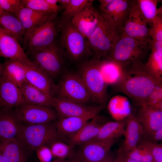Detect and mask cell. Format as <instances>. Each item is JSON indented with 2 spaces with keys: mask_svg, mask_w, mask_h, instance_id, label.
Returning <instances> with one entry per match:
<instances>
[{
  "mask_svg": "<svg viewBox=\"0 0 162 162\" xmlns=\"http://www.w3.org/2000/svg\"><path fill=\"white\" fill-rule=\"evenodd\" d=\"M117 140H92L80 146L75 153L86 162H102Z\"/></svg>",
  "mask_w": 162,
  "mask_h": 162,
  "instance_id": "cell-14",
  "label": "cell"
},
{
  "mask_svg": "<svg viewBox=\"0 0 162 162\" xmlns=\"http://www.w3.org/2000/svg\"><path fill=\"white\" fill-rule=\"evenodd\" d=\"M33 62L52 79L65 71V57L61 47L56 42L46 48L29 53Z\"/></svg>",
  "mask_w": 162,
  "mask_h": 162,
  "instance_id": "cell-7",
  "label": "cell"
},
{
  "mask_svg": "<svg viewBox=\"0 0 162 162\" xmlns=\"http://www.w3.org/2000/svg\"><path fill=\"white\" fill-rule=\"evenodd\" d=\"M122 79L118 85L120 90L137 106L144 105L159 78L146 68L143 61L137 60L124 68Z\"/></svg>",
  "mask_w": 162,
  "mask_h": 162,
  "instance_id": "cell-1",
  "label": "cell"
},
{
  "mask_svg": "<svg viewBox=\"0 0 162 162\" xmlns=\"http://www.w3.org/2000/svg\"><path fill=\"white\" fill-rule=\"evenodd\" d=\"M24 6L38 11L57 15L60 10L52 6L46 0H22Z\"/></svg>",
  "mask_w": 162,
  "mask_h": 162,
  "instance_id": "cell-35",
  "label": "cell"
},
{
  "mask_svg": "<svg viewBox=\"0 0 162 162\" xmlns=\"http://www.w3.org/2000/svg\"><path fill=\"white\" fill-rule=\"evenodd\" d=\"M16 114L21 123L24 124H42L55 121L58 117L50 107L25 104L15 108Z\"/></svg>",
  "mask_w": 162,
  "mask_h": 162,
  "instance_id": "cell-12",
  "label": "cell"
},
{
  "mask_svg": "<svg viewBox=\"0 0 162 162\" xmlns=\"http://www.w3.org/2000/svg\"><path fill=\"white\" fill-rule=\"evenodd\" d=\"M2 72L20 88L26 82L24 64L16 60L8 59L2 64Z\"/></svg>",
  "mask_w": 162,
  "mask_h": 162,
  "instance_id": "cell-28",
  "label": "cell"
},
{
  "mask_svg": "<svg viewBox=\"0 0 162 162\" xmlns=\"http://www.w3.org/2000/svg\"><path fill=\"white\" fill-rule=\"evenodd\" d=\"M100 120L98 115L88 121L77 132L68 138V143L74 147L80 146L94 139L104 123Z\"/></svg>",
  "mask_w": 162,
  "mask_h": 162,
  "instance_id": "cell-24",
  "label": "cell"
},
{
  "mask_svg": "<svg viewBox=\"0 0 162 162\" xmlns=\"http://www.w3.org/2000/svg\"><path fill=\"white\" fill-rule=\"evenodd\" d=\"M48 146L55 159L67 160L75 153L73 150L74 147L68 143L60 141V140L52 142Z\"/></svg>",
  "mask_w": 162,
  "mask_h": 162,
  "instance_id": "cell-32",
  "label": "cell"
},
{
  "mask_svg": "<svg viewBox=\"0 0 162 162\" xmlns=\"http://www.w3.org/2000/svg\"><path fill=\"white\" fill-rule=\"evenodd\" d=\"M133 0H98L101 15L120 34L128 19Z\"/></svg>",
  "mask_w": 162,
  "mask_h": 162,
  "instance_id": "cell-10",
  "label": "cell"
},
{
  "mask_svg": "<svg viewBox=\"0 0 162 162\" xmlns=\"http://www.w3.org/2000/svg\"><path fill=\"white\" fill-rule=\"evenodd\" d=\"M0 144H1V139H0Z\"/></svg>",
  "mask_w": 162,
  "mask_h": 162,
  "instance_id": "cell-53",
  "label": "cell"
},
{
  "mask_svg": "<svg viewBox=\"0 0 162 162\" xmlns=\"http://www.w3.org/2000/svg\"><path fill=\"white\" fill-rule=\"evenodd\" d=\"M56 85L55 97L86 104L92 101L89 92L78 73L64 71Z\"/></svg>",
  "mask_w": 162,
  "mask_h": 162,
  "instance_id": "cell-8",
  "label": "cell"
},
{
  "mask_svg": "<svg viewBox=\"0 0 162 162\" xmlns=\"http://www.w3.org/2000/svg\"><path fill=\"white\" fill-rule=\"evenodd\" d=\"M38 162H40L38 161ZM50 162H68V160H62L56 158Z\"/></svg>",
  "mask_w": 162,
  "mask_h": 162,
  "instance_id": "cell-47",
  "label": "cell"
},
{
  "mask_svg": "<svg viewBox=\"0 0 162 162\" xmlns=\"http://www.w3.org/2000/svg\"><path fill=\"white\" fill-rule=\"evenodd\" d=\"M0 106L8 109L26 103L20 88L2 72L0 79Z\"/></svg>",
  "mask_w": 162,
  "mask_h": 162,
  "instance_id": "cell-16",
  "label": "cell"
},
{
  "mask_svg": "<svg viewBox=\"0 0 162 162\" xmlns=\"http://www.w3.org/2000/svg\"><path fill=\"white\" fill-rule=\"evenodd\" d=\"M2 73V64L0 60V79Z\"/></svg>",
  "mask_w": 162,
  "mask_h": 162,
  "instance_id": "cell-49",
  "label": "cell"
},
{
  "mask_svg": "<svg viewBox=\"0 0 162 162\" xmlns=\"http://www.w3.org/2000/svg\"><path fill=\"white\" fill-rule=\"evenodd\" d=\"M53 107L56 109L59 118L84 116L99 112L104 106L101 105H88L69 100L54 97Z\"/></svg>",
  "mask_w": 162,
  "mask_h": 162,
  "instance_id": "cell-13",
  "label": "cell"
},
{
  "mask_svg": "<svg viewBox=\"0 0 162 162\" xmlns=\"http://www.w3.org/2000/svg\"><path fill=\"white\" fill-rule=\"evenodd\" d=\"M14 14L20 20L26 31V34L41 24L51 19L56 18L57 16L24 6Z\"/></svg>",
  "mask_w": 162,
  "mask_h": 162,
  "instance_id": "cell-25",
  "label": "cell"
},
{
  "mask_svg": "<svg viewBox=\"0 0 162 162\" xmlns=\"http://www.w3.org/2000/svg\"><path fill=\"white\" fill-rule=\"evenodd\" d=\"M139 107L135 114L143 128L144 134L142 137L145 138L162 128V110L145 105Z\"/></svg>",
  "mask_w": 162,
  "mask_h": 162,
  "instance_id": "cell-18",
  "label": "cell"
},
{
  "mask_svg": "<svg viewBox=\"0 0 162 162\" xmlns=\"http://www.w3.org/2000/svg\"><path fill=\"white\" fill-rule=\"evenodd\" d=\"M54 121L33 124H22L17 138L28 150L36 151L52 142L63 139L58 134Z\"/></svg>",
  "mask_w": 162,
  "mask_h": 162,
  "instance_id": "cell-5",
  "label": "cell"
},
{
  "mask_svg": "<svg viewBox=\"0 0 162 162\" xmlns=\"http://www.w3.org/2000/svg\"><path fill=\"white\" fill-rule=\"evenodd\" d=\"M143 139L153 143H157L162 140V128L154 131Z\"/></svg>",
  "mask_w": 162,
  "mask_h": 162,
  "instance_id": "cell-42",
  "label": "cell"
},
{
  "mask_svg": "<svg viewBox=\"0 0 162 162\" xmlns=\"http://www.w3.org/2000/svg\"><path fill=\"white\" fill-rule=\"evenodd\" d=\"M56 19L47 21L26 34L24 45L28 53L46 48L56 42L60 28L59 22Z\"/></svg>",
  "mask_w": 162,
  "mask_h": 162,
  "instance_id": "cell-9",
  "label": "cell"
},
{
  "mask_svg": "<svg viewBox=\"0 0 162 162\" xmlns=\"http://www.w3.org/2000/svg\"><path fill=\"white\" fill-rule=\"evenodd\" d=\"M94 0H71L70 3L63 11L61 19L71 20L76 14L93 6Z\"/></svg>",
  "mask_w": 162,
  "mask_h": 162,
  "instance_id": "cell-33",
  "label": "cell"
},
{
  "mask_svg": "<svg viewBox=\"0 0 162 162\" xmlns=\"http://www.w3.org/2000/svg\"><path fill=\"white\" fill-rule=\"evenodd\" d=\"M35 151L40 162H50L54 158L51 150L47 145L42 146Z\"/></svg>",
  "mask_w": 162,
  "mask_h": 162,
  "instance_id": "cell-41",
  "label": "cell"
},
{
  "mask_svg": "<svg viewBox=\"0 0 162 162\" xmlns=\"http://www.w3.org/2000/svg\"><path fill=\"white\" fill-rule=\"evenodd\" d=\"M0 27L19 42L24 40L26 31L19 19L14 14L5 12L0 16Z\"/></svg>",
  "mask_w": 162,
  "mask_h": 162,
  "instance_id": "cell-27",
  "label": "cell"
},
{
  "mask_svg": "<svg viewBox=\"0 0 162 162\" xmlns=\"http://www.w3.org/2000/svg\"><path fill=\"white\" fill-rule=\"evenodd\" d=\"M0 9H1V10H3V9H2V5H1L0 1Z\"/></svg>",
  "mask_w": 162,
  "mask_h": 162,
  "instance_id": "cell-51",
  "label": "cell"
},
{
  "mask_svg": "<svg viewBox=\"0 0 162 162\" xmlns=\"http://www.w3.org/2000/svg\"><path fill=\"white\" fill-rule=\"evenodd\" d=\"M116 160L118 162H141L130 158L126 156L119 148Z\"/></svg>",
  "mask_w": 162,
  "mask_h": 162,
  "instance_id": "cell-43",
  "label": "cell"
},
{
  "mask_svg": "<svg viewBox=\"0 0 162 162\" xmlns=\"http://www.w3.org/2000/svg\"><path fill=\"white\" fill-rule=\"evenodd\" d=\"M0 57L18 60L25 64L32 62L19 42L0 27Z\"/></svg>",
  "mask_w": 162,
  "mask_h": 162,
  "instance_id": "cell-17",
  "label": "cell"
},
{
  "mask_svg": "<svg viewBox=\"0 0 162 162\" xmlns=\"http://www.w3.org/2000/svg\"><path fill=\"white\" fill-rule=\"evenodd\" d=\"M98 114L94 112L83 116L59 118L56 122L58 135L63 139L68 138L77 132L90 120Z\"/></svg>",
  "mask_w": 162,
  "mask_h": 162,
  "instance_id": "cell-22",
  "label": "cell"
},
{
  "mask_svg": "<svg viewBox=\"0 0 162 162\" xmlns=\"http://www.w3.org/2000/svg\"></svg>",
  "mask_w": 162,
  "mask_h": 162,
  "instance_id": "cell-54",
  "label": "cell"
},
{
  "mask_svg": "<svg viewBox=\"0 0 162 162\" xmlns=\"http://www.w3.org/2000/svg\"><path fill=\"white\" fill-rule=\"evenodd\" d=\"M22 124L14 110L2 107L0 110V139L17 138Z\"/></svg>",
  "mask_w": 162,
  "mask_h": 162,
  "instance_id": "cell-21",
  "label": "cell"
},
{
  "mask_svg": "<svg viewBox=\"0 0 162 162\" xmlns=\"http://www.w3.org/2000/svg\"><path fill=\"white\" fill-rule=\"evenodd\" d=\"M144 105L162 110V77L158 80L155 87L148 96Z\"/></svg>",
  "mask_w": 162,
  "mask_h": 162,
  "instance_id": "cell-36",
  "label": "cell"
},
{
  "mask_svg": "<svg viewBox=\"0 0 162 162\" xmlns=\"http://www.w3.org/2000/svg\"><path fill=\"white\" fill-rule=\"evenodd\" d=\"M114 162H118L116 160V159L115 158V160H114Z\"/></svg>",
  "mask_w": 162,
  "mask_h": 162,
  "instance_id": "cell-52",
  "label": "cell"
},
{
  "mask_svg": "<svg viewBox=\"0 0 162 162\" xmlns=\"http://www.w3.org/2000/svg\"><path fill=\"white\" fill-rule=\"evenodd\" d=\"M24 64L27 81L51 98L55 97L56 85L52 79L33 62L31 64Z\"/></svg>",
  "mask_w": 162,
  "mask_h": 162,
  "instance_id": "cell-15",
  "label": "cell"
},
{
  "mask_svg": "<svg viewBox=\"0 0 162 162\" xmlns=\"http://www.w3.org/2000/svg\"><path fill=\"white\" fill-rule=\"evenodd\" d=\"M120 35V34L112 28L99 12L96 28L87 40L93 57L105 59Z\"/></svg>",
  "mask_w": 162,
  "mask_h": 162,
  "instance_id": "cell-6",
  "label": "cell"
},
{
  "mask_svg": "<svg viewBox=\"0 0 162 162\" xmlns=\"http://www.w3.org/2000/svg\"><path fill=\"white\" fill-rule=\"evenodd\" d=\"M5 12L2 10L0 9V16L4 13Z\"/></svg>",
  "mask_w": 162,
  "mask_h": 162,
  "instance_id": "cell-50",
  "label": "cell"
},
{
  "mask_svg": "<svg viewBox=\"0 0 162 162\" xmlns=\"http://www.w3.org/2000/svg\"><path fill=\"white\" fill-rule=\"evenodd\" d=\"M68 162H86L75 153L67 159Z\"/></svg>",
  "mask_w": 162,
  "mask_h": 162,
  "instance_id": "cell-44",
  "label": "cell"
},
{
  "mask_svg": "<svg viewBox=\"0 0 162 162\" xmlns=\"http://www.w3.org/2000/svg\"><path fill=\"white\" fill-rule=\"evenodd\" d=\"M149 26L148 33L152 40L162 41V13L155 16Z\"/></svg>",
  "mask_w": 162,
  "mask_h": 162,
  "instance_id": "cell-37",
  "label": "cell"
},
{
  "mask_svg": "<svg viewBox=\"0 0 162 162\" xmlns=\"http://www.w3.org/2000/svg\"><path fill=\"white\" fill-rule=\"evenodd\" d=\"M0 162H8L7 160L0 153Z\"/></svg>",
  "mask_w": 162,
  "mask_h": 162,
  "instance_id": "cell-48",
  "label": "cell"
},
{
  "mask_svg": "<svg viewBox=\"0 0 162 162\" xmlns=\"http://www.w3.org/2000/svg\"><path fill=\"white\" fill-rule=\"evenodd\" d=\"M139 7L142 14L150 26L154 18L162 13V6L157 8V0H137Z\"/></svg>",
  "mask_w": 162,
  "mask_h": 162,
  "instance_id": "cell-31",
  "label": "cell"
},
{
  "mask_svg": "<svg viewBox=\"0 0 162 162\" xmlns=\"http://www.w3.org/2000/svg\"><path fill=\"white\" fill-rule=\"evenodd\" d=\"M115 158L110 152L105 159L102 162H114Z\"/></svg>",
  "mask_w": 162,
  "mask_h": 162,
  "instance_id": "cell-46",
  "label": "cell"
},
{
  "mask_svg": "<svg viewBox=\"0 0 162 162\" xmlns=\"http://www.w3.org/2000/svg\"><path fill=\"white\" fill-rule=\"evenodd\" d=\"M59 22L61 47L66 56L80 64L93 56L86 39L73 26L71 20L61 19Z\"/></svg>",
  "mask_w": 162,
  "mask_h": 162,
  "instance_id": "cell-2",
  "label": "cell"
},
{
  "mask_svg": "<svg viewBox=\"0 0 162 162\" xmlns=\"http://www.w3.org/2000/svg\"><path fill=\"white\" fill-rule=\"evenodd\" d=\"M148 23L141 12L137 0H133L129 17L120 31V34L150 44Z\"/></svg>",
  "mask_w": 162,
  "mask_h": 162,
  "instance_id": "cell-11",
  "label": "cell"
},
{
  "mask_svg": "<svg viewBox=\"0 0 162 162\" xmlns=\"http://www.w3.org/2000/svg\"><path fill=\"white\" fill-rule=\"evenodd\" d=\"M132 159L141 162H154L149 150L140 143H139L133 152Z\"/></svg>",
  "mask_w": 162,
  "mask_h": 162,
  "instance_id": "cell-39",
  "label": "cell"
},
{
  "mask_svg": "<svg viewBox=\"0 0 162 162\" xmlns=\"http://www.w3.org/2000/svg\"><path fill=\"white\" fill-rule=\"evenodd\" d=\"M28 150L18 138L1 139L0 153L8 162H26Z\"/></svg>",
  "mask_w": 162,
  "mask_h": 162,
  "instance_id": "cell-23",
  "label": "cell"
},
{
  "mask_svg": "<svg viewBox=\"0 0 162 162\" xmlns=\"http://www.w3.org/2000/svg\"><path fill=\"white\" fill-rule=\"evenodd\" d=\"M125 127V121L104 122L97 136L92 140H117L124 135Z\"/></svg>",
  "mask_w": 162,
  "mask_h": 162,
  "instance_id": "cell-30",
  "label": "cell"
},
{
  "mask_svg": "<svg viewBox=\"0 0 162 162\" xmlns=\"http://www.w3.org/2000/svg\"><path fill=\"white\" fill-rule=\"evenodd\" d=\"M98 15V11L92 6L75 14L71 22L87 40L96 28Z\"/></svg>",
  "mask_w": 162,
  "mask_h": 162,
  "instance_id": "cell-20",
  "label": "cell"
},
{
  "mask_svg": "<svg viewBox=\"0 0 162 162\" xmlns=\"http://www.w3.org/2000/svg\"><path fill=\"white\" fill-rule=\"evenodd\" d=\"M71 0H58V3L64 9L68 6Z\"/></svg>",
  "mask_w": 162,
  "mask_h": 162,
  "instance_id": "cell-45",
  "label": "cell"
},
{
  "mask_svg": "<svg viewBox=\"0 0 162 162\" xmlns=\"http://www.w3.org/2000/svg\"><path fill=\"white\" fill-rule=\"evenodd\" d=\"M101 71L106 85L118 86L123 77L124 69L115 62L104 59L102 60Z\"/></svg>",
  "mask_w": 162,
  "mask_h": 162,
  "instance_id": "cell-29",
  "label": "cell"
},
{
  "mask_svg": "<svg viewBox=\"0 0 162 162\" xmlns=\"http://www.w3.org/2000/svg\"><path fill=\"white\" fill-rule=\"evenodd\" d=\"M139 143L146 147L150 151L154 162H162V145L154 143L142 138Z\"/></svg>",
  "mask_w": 162,
  "mask_h": 162,
  "instance_id": "cell-38",
  "label": "cell"
},
{
  "mask_svg": "<svg viewBox=\"0 0 162 162\" xmlns=\"http://www.w3.org/2000/svg\"><path fill=\"white\" fill-rule=\"evenodd\" d=\"M125 127L124 136V140L122 151L126 152L136 148L143 136V128L135 114L130 113L125 120Z\"/></svg>",
  "mask_w": 162,
  "mask_h": 162,
  "instance_id": "cell-19",
  "label": "cell"
},
{
  "mask_svg": "<svg viewBox=\"0 0 162 162\" xmlns=\"http://www.w3.org/2000/svg\"><path fill=\"white\" fill-rule=\"evenodd\" d=\"M145 64L147 70L157 78L162 77V53L151 48L147 61Z\"/></svg>",
  "mask_w": 162,
  "mask_h": 162,
  "instance_id": "cell-34",
  "label": "cell"
},
{
  "mask_svg": "<svg viewBox=\"0 0 162 162\" xmlns=\"http://www.w3.org/2000/svg\"><path fill=\"white\" fill-rule=\"evenodd\" d=\"M102 59L93 57L80 63L77 72L91 97L97 105L106 104L107 99L106 85L101 71Z\"/></svg>",
  "mask_w": 162,
  "mask_h": 162,
  "instance_id": "cell-4",
  "label": "cell"
},
{
  "mask_svg": "<svg viewBox=\"0 0 162 162\" xmlns=\"http://www.w3.org/2000/svg\"><path fill=\"white\" fill-rule=\"evenodd\" d=\"M150 50L148 43L120 34L105 59L124 68L136 61H143L148 56Z\"/></svg>",
  "mask_w": 162,
  "mask_h": 162,
  "instance_id": "cell-3",
  "label": "cell"
},
{
  "mask_svg": "<svg viewBox=\"0 0 162 162\" xmlns=\"http://www.w3.org/2000/svg\"><path fill=\"white\" fill-rule=\"evenodd\" d=\"M3 10L5 12L14 14L24 7L22 0H0Z\"/></svg>",
  "mask_w": 162,
  "mask_h": 162,
  "instance_id": "cell-40",
  "label": "cell"
},
{
  "mask_svg": "<svg viewBox=\"0 0 162 162\" xmlns=\"http://www.w3.org/2000/svg\"><path fill=\"white\" fill-rule=\"evenodd\" d=\"M20 88L26 103L30 105L53 107V98L26 81Z\"/></svg>",
  "mask_w": 162,
  "mask_h": 162,
  "instance_id": "cell-26",
  "label": "cell"
}]
</instances>
